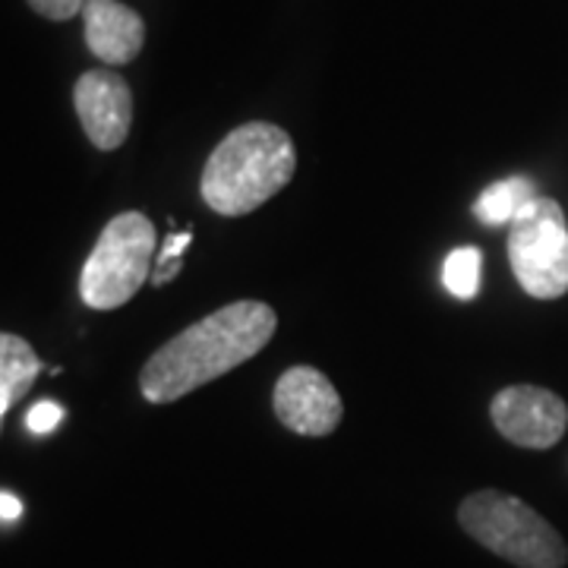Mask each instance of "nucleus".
I'll return each instance as SVG.
<instances>
[{
    "label": "nucleus",
    "mask_w": 568,
    "mask_h": 568,
    "mask_svg": "<svg viewBox=\"0 0 568 568\" xmlns=\"http://www.w3.org/2000/svg\"><path fill=\"white\" fill-rule=\"evenodd\" d=\"M278 328L263 301H234L164 342L140 369V392L152 405H171L253 361Z\"/></svg>",
    "instance_id": "nucleus-1"
},
{
    "label": "nucleus",
    "mask_w": 568,
    "mask_h": 568,
    "mask_svg": "<svg viewBox=\"0 0 568 568\" xmlns=\"http://www.w3.org/2000/svg\"><path fill=\"white\" fill-rule=\"evenodd\" d=\"M297 149L278 123L250 121L231 130L205 159L200 193L205 205L227 219L256 212L294 181Z\"/></svg>",
    "instance_id": "nucleus-2"
},
{
    "label": "nucleus",
    "mask_w": 568,
    "mask_h": 568,
    "mask_svg": "<svg viewBox=\"0 0 568 568\" xmlns=\"http://www.w3.org/2000/svg\"><path fill=\"white\" fill-rule=\"evenodd\" d=\"M462 528L489 552L518 568H566L568 547L559 530L518 496L499 489L470 493L458 506Z\"/></svg>",
    "instance_id": "nucleus-3"
},
{
    "label": "nucleus",
    "mask_w": 568,
    "mask_h": 568,
    "mask_svg": "<svg viewBox=\"0 0 568 568\" xmlns=\"http://www.w3.org/2000/svg\"><path fill=\"white\" fill-rule=\"evenodd\" d=\"M155 224L142 212H121L104 224L80 272V297L89 310H118L152 278Z\"/></svg>",
    "instance_id": "nucleus-4"
},
{
    "label": "nucleus",
    "mask_w": 568,
    "mask_h": 568,
    "mask_svg": "<svg viewBox=\"0 0 568 568\" xmlns=\"http://www.w3.org/2000/svg\"><path fill=\"white\" fill-rule=\"evenodd\" d=\"M508 263L534 301L568 294V224L562 205L537 196L518 212L508 227Z\"/></svg>",
    "instance_id": "nucleus-5"
},
{
    "label": "nucleus",
    "mask_w": 568,
    "mask_h": 568,
    "mask_svg": "<svg viewBox=\"0 0 568 568\" xmlns=\"http://www.w3.org/2000/svg\"><path fill=\"white\" fill-rule=\"evenodd\" d=\"M493 426L511 446L544 452L568 429V405L544 386H508L489 402Z\"/></svg>",
    "instance_id": "nucleus-6"
},
{
    "label": "nucleus",
    "mask_w": 568,
    "mask_h": 568,
    "mask_svg": "<svg viewBox=\"0 0 568 568\" xmlns=\"http://www.w3.org/2000/svg\"><path fill=\"white\" fill-rule=\"evenodd\" d=\"M275 417L297 436H328L342 424V395L316 366L284 369L272 392Z\"/></svg>",
    "instance_id": "nucleus-7"
},
{
    "label": "nucleus",
    "mask_w": 568,
    "mask_h": 568,
    "mask_svg": "<svg viewBox=\"0 0 568 568\" xmlns=\"http://www.w3.org/2000/svg\"><path fill=\"white\" fill-rule=\"evenodd\" d=\"M73 108L89 142L102 152L121 149L133 126V92L114 70H85L73 85Z\"/></svg>",
    "instance_id": "nucleus-8"
},
{
    "label": "nucleus",
    "mask_w": 568,
    "mask_h": 568,
    "mask_svg": "<svg viewBox=\"0 0 568 568\" xmlns=\"http://www.w3.org/2000/svg\"><path fill=\"white\" fill-rule=\"evenodd\" d=\"M85 44L108 67L136 61L145 44V22L121 0H85L82 7Z\"/></svg>",
    "instance_id": "nucleus-9"
},
{
    "label": "nucleus",
    "mask_w": 568,
    "mask_h": 568,
    "mask_svg": "<svg viewBox=\"0 0 568 568\" xmlns=\"http://www.w3.org/2000/svg\"><path fill=\"white\" fill-rule=\"evenodd\" d=\"M41 369L44 364L39 361L36 347L20 335L0 332V398L17 405L36 386Z\"/></svg>",
    "instance_id": "nucleus-10"
},
{
    "label": "nucleus",
    "mask_w": 568,
    "mask_h": 568,
    "mask_svg": "<svg viewBox=\"0 0 568 568\" xmlns=\"http://www.w3.org/2000/svg\"><path fill=\"white\" fill-rule=\"evenodd\" d=\"M537 200V190L528 178H508L487 186L477 203H474V215L489 227H499V224H511L518 219V212L528 203Z\"/></svg>",
    "instance_id": "nucleus-11"
},
{
    "label": "nucleus",
    "mask_w": 568,
    "mask_h": 568,
    "mask_svg": "<svg viewBox=\"0 0 568 568\" xmlns=\"http://www.w3.org/2000/svg\"><path fill=\"white\" fill-rule=\"evenodd\" d=\"M480 268H484V256L477 246L452 250L443 265V284L448 294L458 301H474L480 294Z\"/></svg>",
    "instance_id": "nucleus-12"
},
{
    "label": "nucleus",
    "mask_w": 568,
    "mask_h": 568,
    "mask_svg": "<svg viewBox=\"0 0 568 568\" xmlns=\"http://www.w3.org/2000/svg\"><path fill=\"white\" fill-rule=\"evenodd\" d=\"M193 244V231H183V234H171L168 241L159 250L155 256V275H152V284L155 287H164L168 282H174L183 272V250Z\"/></svg>",
    "instance_id": "nucleus-13"
},
{
    "label": "nucleus",
    "mask_w": 568,
    "mask_h": 568,
    "mask_svg": "<svg viewBox=\"0 0 568 568\" xmlns=\"http://www.w3.org/2000/svg\"><path fill=\"white\" fill-rule=\"evenodd\" d=\"M61 420H63V407L58 405V402H51V398L36 402V405L29 407V414H26V426H29V433H36V436L54 433Z\"/></svg>",
    "instance_id": "nucleus-14"
},
{
    "label": "nucleus",
    "mask_w": 568,
    "mask_h": 568,
    "mask_svg": "<svg viewBox=\"0 0 568 568\" xmlns=\"http://www.w3.org/2000/svg\"><path fill=\"white\" fill-rule=\"evenodd\" d=\"M39 17L51 22H67L73 20V17H80L82 7H85V0H26Z\"/></svg>",
    "instance_id": "nucleus-15"
},
{
    "label": "nucleus",
    "mask_w": 568,
    "mask_h": 568,
    "mask_svg": "<svg viewBox=\"0 0 568 568\" xmlns=\"http://www.w3.org/2000/svg\"><path fill=\"white\" fill-rule=\"evenodd\" d=\"M22 515V503L10 493H0V521H17Z\"/></svg>",
    "instance_id": "nucleus-16"
}]
</instances>
